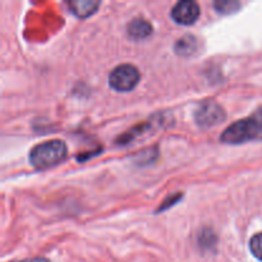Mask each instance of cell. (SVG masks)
I'll return each instance as SVG.
<instances>
[{
	"label": "cell",
	"mask_w": 262,
	"mask_h": 262,
	"mask_svg": "<svg viewBox=\"0 0 262 262\" xmlns=\"http://www.w3.org/2000/svg\"><path fill=\"white\" fill-rule=\"evenodd\" d=\"M214 8L222 14H233L241 8V3L233 0H223V2L214 3Z\"/></svg>",
	"instance_id": "obj_9"
},
{
	"label": "cell",
	"mask_w": 262,
	"mask_h": 262,
	"mask_svg": "<svg viewBox=\"0 0 262 262\" xmlns=\"http://www.w3.org/2000/svg\"><path fill=\"white\" fill-rule=\"evenodd\" d=\"M225 119H227L225 110L223 109L222 105L214 101L202 102L194 113V120L197 125L205 129L222 124Z\"/></svg>",
	"instance_id": "obj_4"
},
{
	"label": "cell",
	"mask_w": 262,
	"mask_h": 262,
	"mask_svg": "<svg viewBox=\"0 0 262 262\" xmlns=\"http://www.w3.org/2000/svg\"><path fill=\"white\" fill-rule=\"evenodd\" d=\"M200 5L192 0H182L178 2L171 9V18L178 25L191 26L199 19Z\"/></svg>",
	"instance_id": "obj_5"
},
{
	"label": "cell",
	"mask_w": 262,
	"mask_h": 262,
	"mask_svg": "<svg viewBox=\"0 0 262 262\" xmlns=\"http://www.w3.org/2000/svg\"><path fill=\"white\" fill-rule=\"evenodd\" d=\"M250 250L252 255L262 262V233H257L251 238Z\"/></svg>",
	"instance_id": "obj_10"
},
{
	"label": "cell",
	"mask_w": 262,
	"mask_h": 262,
	"mask_svg": "<svg viewBox=\"0 0 262 262\" xmlns=\"http://www.w3.org/2000/svg\"><path fill=\"white\" fill-rule=\"evenodd\" d=\"M68 155V147L66 142L60 140H51L33 146L30 151V163L33 168L45 170L59 165L66 160Z\"/></svg>",
	"instance_id": "obj_2"
},
{
	"label": "cell",
	"mask_w": 262,
	"mask_h": 262,
	"mask_svg": "<svg viewBox=\"0 0 262 262\" xmlns=\"http://www.w3.org/2000/svg\"><path fill=\"white\" fill-rule=\"evenodd\" d=\"M200 245L202 247H212L215 245V234L210 229H204L202 234L200 235Z\"/></svg>",
	"instance_id": "obj_11"
},
{
	"label": "cell",
	"mask_w": 262,
	"mask_h": 262,
	"mask_svg": "<svg viewBox=\"0 0 262 262\" xmlns=\"http://www.w3.org/2000/svg\"><path fill=\"white\" fill-rule=\"evenodd\" d=\"M197 48H199V41H197V38L192 35H186L177 41L176 46H174V50H176V53L178 55L189 56L196 53Z\"/></svg>",
	"instance_id": "obj_8"
},
{
	"label": "cell",
	"mask_w": 262,
	"mask_h": 262,
	"mask_svg": "<svg viewBox=\"0 0 262 262\" xmlns=\"http://www.w3.org/2000/svg\"><path fill=\"white\" fill-rule=\"evenodd\" d=\"M181 197L182 196L179 193H177V194H174V196H171L170 199L168 200V201L163 202V205H161V207H160V210H159V211H163V210H166V209H168V207L173 206V205L176 204V202H178L179 200H181Z\"/></svg>",
	"instance_id": "obj_12"
},
{
	"label": "cell",
	"mask_w": 262,
	"mask_h": 262,
	"mask_svg": "<svg viewBox=\"0 0 262 262\" xmlns=\"http://www.w3.org/2000/svg\"><path fill=\"white\" fill-rule=\"evenodd\" d=\"M127 32L133 40H143L152 33V25L145 18H135L128 23Z\"/></svg>",
	"instance_id": "obj_6"
},
{
	"label": "cell",
	"mask_w": 262,
	"mask_h": 262,
	"mask_svg": "<svg viewBox=\"0 0 262 262\" xmlns=\"http://www.w3.org/2000/svg\"><path fill=\"white\" fill-rule=\"evenodd\" d=\"M262 140V106L252 115L225 128L220 136V141L227 145H242L251 141Z\"/></svg>",
	"instance_id": "obj_1"
},
{
	"label": "cell",
	"mask_w": 262,
	"mask_h": 262,
	"mask_svg": "<svg viewBox=\"0 0 262 262\" xmlns=\"http://www.w3.org/2000/svg\"><path fill=\"white\" fill-rule=\"evenodd\" d=\"M71 12L78 18H87L94 14L99 8L100 2H94V0H73L68 3Z\"/></svg>",
	"instance_id": "obj_7"
},
{
	"label": "cell",
	"mask_w": 262,
	"mask_h": 262,
	"mask_svg": "<svg viewBox=\"0 0 262 262\" xmlns=\"http://www.w3.org/2000/svg\"><path fill=\"white\" fill-rule=\"evenodd\" d=\"M140 71L132 64H120L109 74V84L113 90L119 92L132 91L140 82Z\"/></svg>",
	"instance_id": "obj_3"
},
{
	"label": "cell",
	"mask_w": 262,
	"mask_h": 262,
	"mask_svg": "<svg viewBox=\"0 0 262 262\" xmlns=\"http://www.w3.org/2000/svg\"><path fill=\"white\" fill-rule=\"evenodd\" d=\"M20 262H50V261H49L48 258H43V257H35V258H30V260H25Z\"/></svg>",
	"instance_id": "obj_13"
}]
</instances>
